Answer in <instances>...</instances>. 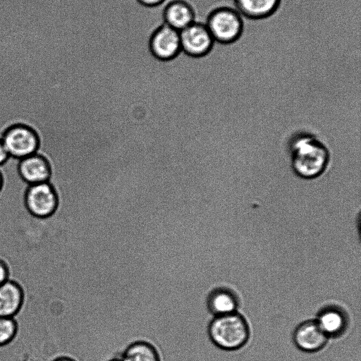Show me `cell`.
<instances>
[{
  "label": "cell",
  "instance_id": "1",
  "mask_svg": "<svg viewBox=\"0 0 361 361\" xmlns=\"http://www.w3.org/2000/svg\"><path fill=\"white\" fill-rule=\"evenodd\" d=\"M290 166L298 178L311 180L322 176L331 162L327 145L316 135L301 132L289 143Z\"/></svg>",
  "mask_w": 361,
  "mask_h": 361
},
{
  "label": "cell",
  "instance_id": "2",
  "mask_svg": "<svg viewBox=\"0 0 361 361\" xmlns=\"http://www.w3.org/2000/svg\"><path fill=\"white\" fill-rule=\"evenodd\" d=\"M210 341L223 350H235L243 346L249 337L245 319L235 312L214 317L207 326Z\"/></svg>",
  "mask_w": 361,
  "mask_h": 361
},
{
  "label": "cell",
  "instance_id": "3",
  "mask_svg": "<svg viewBox=\"0 0 361 361\" xmlns=\"http://www.w3.org/2000/svg\"><path fill=\"white\" fill-rule=\"evenodd\" d=\"M205 25L216 44H228L238 40L243 31L242 16L227 6H216L208 14Z\"/></svg>",
  "mask_w": 361,
  "mask_h": 361
},
{
  "label": "cell",
  "instance_id": "4",
  "mask_svg": "<svg viewBox=\"0 0 361 361\" xmlns=\"http://www.w3.org/2000/svg\"><path fill=\"white\" fill-rule=\"evenodd\" d=\"M58 197L54 188L44 182L30 185L25 195V204L28 212L38 219L51 216L58 207Z\"/></svg>",
  "mask_w": 361,
  "mask_h": 361
},
{
  "label": "cell",
  "instance_id": "5",
  "mask_svg": "<svg viewBox=\"0 0 361 361\" xmlns=\"http://www.w3.org/2000/svg\"><path fill=\"white\" fill-rule=\"evenodd\" d=\"M1 141L9 156L20 159L35 154L39 144L35 131L24 125H16L7 129Z\"/></svg>",
  "mask_w": 361,
  "mask_h": 361
},
{
  "label": "cell",
  "instance_id": "6",
  "mask_svg": "<svg viewBox=\"0 0 361 361\" xmlns=\"http://www.w3.org/2000/svg\"><path fill=\"white\" fill-rule=\"evenodd\" d=\"M181 49L193 57H202L212 51L215 42L204 23L194 22L180 31Z\"/></svg>",
  "mask_w": 361,
  "mask_h": 361
},
{
  "label": "cell",
  "instance_id": "7",
  "mask_svg": "<svg viewBox=\"0 0 361 361\" xmlns=\"http://www.w3.org/2000/svg\"><path fill=\"white\" fill-rule=\"evenodd\" d=\"M150 49L158 59H173L182 51L180 32L166 24L163 25L152 35Z\"/></svg>",
  "mask_w": 361,
  "mask_h": 361
},
{
  "label": "cell",
  "instance_id": "8",
  "mask_svg": "<svg viewBox=\"0 0 361 361\" xmlns=\"http://www.w3.org/2000/svg\"><path fill=\"white\" fill-rule=\"evenodd\" d=\"M25 304V292L16 280L10 279L0 286V317H16Z\"/></svg>",
  "mask_w": 361,
  "mask_h": 361
},
{
  "label": "cell",
  "instance_id": "9",
  "mask_svg": "<svg viewBox=\"0 0 361 361\" xmlns=\"http://www.w3.org/2000/svg\"><path fill=\"white\" fill-rule=\"evenodd\" d=\"M327 336L317 322L307 321L295 329L293 340L302 351L314 353L320 350L326 343Z\"/></svg>",
  "mask_w": 361,
  "mask_h": 361
},
{
  "label": "cell",
  "instance_id": "10",
  "mask_svg": "<svg viewBox=\"0 0 361 361\" xmlns=\"http://www.w3.org/2000/svg\"><path fill=\"white\" fill-rule=\"evenodd\" d=\"M19 173L30 185L47 182L50 177V167L42 156L34 154L20 159Z\"/></svg>",
  "mask_w": 361,
  "mask_h": 361
},
{
  "label": "cell",
  "instance_id": "11",
  "mask_svg": "<svg viewBox=\"0 0 361 361\" xmlns=\"http://www.w3.org/2000/svg\"><path fill=\"white\" fill-rule=\"evenodd\" d=\"M206 307L209 313L215 317L235 312L238 307L237 296L231 290L216 288L209 292Z\"/></svg>",
  "mask_w": 361,
  "mask_h": 361
},
{
  "label": "cell",
  "instance_id": "12",
  "mask_svg": "<svg viewBox=\"0 0 361 361\" xmlns=\"http://www.w3.org/2000/svg\"><path fill=\"white\" fill-rule=\"evenodd\" d=\"M281 0H234L236 11L251 20L267 18L279 8Z\"/></svg>",
  "mask_w": 361,
  "mask_h": 361
},
{
  "label": "cell",
  "instance_id": "13",
  "mask_svg": "<svg viewBox=\"0 0 361 361\" xmlns=\"http://www.w3.org/2000/svg\"><path fill=\"white\" fill-rule=\"evenodd\" d=\"M164 17L165 24L179 32L195 22L191 6L180 0L170 2L165 8Z\"/></svg>",
  "mask_w": 361,
  "mask_h": 361
},
{
  "label": "cell",
  "instance_id": "14",
  "mask_svg": "<svg viewBox=\"0 0 361 361\" xmlns=\"http://www.w3.org/2000/svg\"><path fill=\"white\" fill-rule=\"evenodd\" d=\"M317 324L328 336L341 334L347 325V318L344 312L336 307H328L319 313Z\"/></svg>",
  "mask_w": 361,
  "mask_h": 361
},
{
  "label": "cell",
  "instance_id": "15",
  "mask_svg": "<svg viewBox=\"0 0 361 361\" xmlns=\"http://www.w3.org/2000/svg\"><path fill=\"white\" fill-rule=\"evenodd\" d=\"M121 361H162L158 350L145 341L129 344L120 357Z\"/></svg>",
  "mask_w": 361,
  "mask_h": 361
},
{
  "label": "cell",
  "instance_id": "16",
  "mask_svg": "<svg viewBox=\"0 0 361 361\" xmlns=\"http://www.w3.org/2000/svg\"><path fill=\"white\" fill-rule=\"evenodd\" d=\"M19 334L16 317H0V348L11 344Z\"/></svg>",
  "mask_w": 361,
  "mask_h": 361
},
{
  "label": "cell",
  "instance_id": "17",
  "mask_svg": "<svg viewBox=\"0 0 361 361\" xmlns=\"http://www.w3.org/2000/svg\"><path fill=\"white\" fill-rule=\"evenodd\" d=\"M11 279V268L8 263L0 257V286Z\"/></svg>",
  "mask_w": 361,
  "mask_h": 361
},
{
  "label": "cell",
  "instance_id": "18",
  "mask_svg": "<svg viewBox=\"0 0 361 361\" xmlns=\"http://www.w3.org/2000/svg\"><path fill=\"white\" fill-rule=\"evenodd\" d=\"M9 157V154L4 147L1 140H0V165L2 164Z\"/></svg>",
  "mask_w": 361,
  "mask_h": 361
},
{
  "label": "cell",
  "instance_id": "19",
  "mask_svg": "<svg viewBox=\"0 0 361 361\" xmlns=\"http://www.w3.org/2000/svg\"><path fill=\"white\" fill-rule=\"evenodd\" d=\"M141 4L147 6H155L161 4L164 0H138Z\"/></svg>",
  "mask_w": 361,
  "mask_h": 361
},
{
  "label": "cell",
  "instance_id": "20",
  "mask_svg": "<svg viewBox=\"0 0 361 361\" xmlns=\"http://www.w3.org/2000/svg\"><path fill=\"white\" fill-rule=\"evenodd\" d=\"M52 361H77L75 359L66 355L59 356L54 358Z\"/></svg>",
  "mask_w": 361,
  "mask_h": 361
},
{
  "label": "cell",
  "instance_id": "21",
  "mask_svg": "<svg viewBox=\"0 0 361 361\" xmlns=\"http://www.w3.org/2000/svg\"><path fill=\"white\" fill-rule=\"evenodd\" d=\"M107 361H121L120 357H114V358H112V359H110Z\"/></svg>",
  "mask_w": 361,
  "mask_h": 361
},
{
  "label": "cell",
  "instance_id": "22",
  "mask_svg": "<svg viewBox=\"0 0 361 361\" xmlns=\"http://www.w3.org/2000/svg\"><path fill=\"white\" fill-rule=\"evenodd\" d=\"M1 184H2V178H1V176L0 173V188H1Z\"/></svg>",
  "mask_w": 361,
  "mask_h": 361
}]
</instances>
